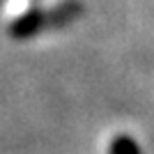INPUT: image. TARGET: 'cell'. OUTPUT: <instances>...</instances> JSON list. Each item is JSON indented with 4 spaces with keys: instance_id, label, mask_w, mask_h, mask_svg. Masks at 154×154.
Here are the masks:
<instances>
[{
    "instance_id": "cell-1",
    "label": "cell",
    "mask_w": 154,
    "mask_h": 154,
    "mask_svg": "<svg viewBox=\"0 0 154 154\" xmlns=\"http://www.w3.org/2000/svg\"><path fill=\"white\" fill-rule=\"evenodd\" d=\"M81 12H83V7H81L78 0H64V2L55 5L51 12H39L35 19H30L28 26L21 30V35L28 37L32 32H42V30H46V28H62V26H67V23H71Z\"/></svg>"
},
{
    "instance_id": "cell-2",
    "label": "cell",
    "mask_w": 154,
    "mask_h": 154,
    "mask_svg": "<svg viewBox=\"0 0 154 154\" xmlns=\"http://www.w3.org/2000/svg\"><path fill=\"white\" fill-rule=\"evenodd\" d=\"M103 154H140V147L136 145V140L131 138V136L117 134V136H113V138L106 143Z\"/></svg>"
},
{
    "instance_id": "cell-3",
    "label": "cell",
    "mask_w": 154,
    "mask_h": 154,
    "mask_svg": "<svg viewBox=\"0 0 154 154\" xmlns=\"http://www.w3.org/2000/svg\"><path fill=\"white\" fill-rule=\"evenodd\" d=\"M30 2H35V0H12V7H14V9H19V5L21 7H28Z\"/></svg>"
}]
</instances>
